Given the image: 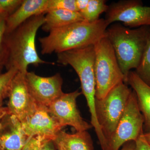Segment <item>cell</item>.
<instances>
[{
	"instance_id": "cell-1",
	"label": "cell",
	"mask_w": 150,
	"mask_h": 150,
	"mask_svg": "<svg viewBox=\"0 0 150 150\" xmlns=\"http://www.w3.org/2000/svg\"><path fill=\"white\" fill-rule=\"evenodd\" d=\"M109 26L105 19L89 22L84 20L53 30L38 38L43 55L62 53L94 45L105 36Z\"/></svg>"
},
{
	"instance_id": "cell-2",
	"label": "cell",
	"mask_w": 150,
	"mask_h": 150,
	"mask_svg": "<svg viewBox=\"0 0 150 150\" xmlns=\"http://www.w3.org/2000/svg\"><path fill=\"white\" fill-rule=\"evenodd\" d=\"M45 23L44 15L36 16L28 20L13 31L6 34L5 42L7 58L5 67L7 70L14 68L26 74L30 65L38 66L51 64L40 59L35 46L38 30Z\"/></svg>"
},
{
	"instance_id": "cell-3",
	"label": "cell",
	"mask_w": 150,
	"mask_h": 150,
	"mask_svg": "<svg viewBox=\"0 0 150 150\" xmlns=\"http://www.w3.org/2000/svg\"><path fill=\"white\" fill-rule=\"evenodd\" d=\"M150 32L149 26L132 29L118 23L106 30L105 36L114 50L126 83L130 71L139 64Z\"/></svg>"
},
{
	"instance_id": "cell-4",
	"label": "cell",
	"mask_w": 150,
	"mask_h": 150,
	"mask_svg": "<svg viewBox=\"0 0 150 150\" xmlns=\"http://www.w3.org/2000/svg\"><path fill=\"white\" fill-rule=\"evenodd\" d=\"M57 62L60 64L70 65L79 78L82 93L85 97L91 114V123L98 140L104 137L97 120L95 111L96 84L94 73L95 53L94 45L77 48L57 54Z\"/></svg>"
},
{
	"instance_id": "cell-5",
	"label": "cell",
	"mask_w": 150,
	"mask_h": 150,
	"mask_svg": "<svg viewBox=\"0 0 150 150\" xmlns=\"http://www.w3.org/2000/svg\"><path fill=\"white\" fill-rule=\"evenodd\" d=\"M96 99L104 98L118 84L126 79L119 67L115 52L106 36L94 45Z\"/></svg>"
},
{
	"instance_id": "cell-6",
	"label": "cell",
	"mask_w": 150,
	"mask_h": 150,
	"mask_svg": "<svg viewBox=\"0 0 150 150\" xmlns=\"http://www.w3.org/2000/svg\"><path fill=\"white\" fill-rule=\"evenodd\" d=\"M132 91L126 83L122 82L114 87L102 99H96L97 120L106 143L115 131Z\"/></svg>"
},
{
	"instance_id": "cell-7",
	"label": "cell",
	"mask_w": 150,
	"mask_h": 150,
	"mask_svg": "<svg viewBox=\"0 0 150 150\" xmlns=\"http://www.w3.org/2000/svg\"><path fill=\"white\" fill-rule=\"evenodd\" d=\"M144 117L133 91L115 131L107 140L105 150H120L127 142H135L144 134Z\"/></svg>"
},
{
	"instance_id": "cell-8",
	"label": "cell",
	"mask_w": 150,
	"mask_h": 150,
	"mask_svg": "<svg viewBox=\"0 0 150 150\" xmlns=\"http://www.w3.org/2000/svg\"><path fill=\"white\" fill-rule=\"evenodd\" d=\"M105 21L108 25L122 22L129 28L150 26V6H144L138 0H123L108 6Z\"/></svg>"
},
{
	"instance_id": "cell-9",
	"label": "cell",
	"mask_w": 150,
	"mask_h": 150,
	"mask_svg": "<svg viewBox=\"0 0 150 150\" xmlns=\"http://www.w3.org/2000/svg\"><path fill=\"white\" fill-rule=\"evenodd\" d=\"M81 94V93L78 90L64 93L47 107L62 128L71 126L79 132L88 131L93 128L91 124L84 120L78 110L76 100Z\"/></svg>"
},
{
	"instance_id": "cell-10",
	"label": "cell",
	"mask_w": 150,
	"mask_h": 150,
	"mask_svg": "<svg viewBox=\"0 0 150 150\" xmlns=\"http://www.w3.org/2000/svg\"><path fill=\"white\" fill-rule=\"evenodd\" d=\"M25 80L31 97L38 104L48 107L64 93L63 79L59 74L46 77L28 71Z\"/></svg>"
},
{
	"instance_id": "cell-11",
	"label": "cell",
	"mask_w": 150,
	"mask_h": 150,
	"mask_svg": "<svg viewBox=\"0 0 150 150\" xmlns=\"http://www.w3.org/2000/svg\"><path fill=\"white\" fill-rule=\"evenodd\" d=\"M21 123L28 140L35 136L54 140L62 129L51 115L48 107L35 102L32 110Z\"/></svg>"
},
{
	"instance_id": "cell-12",
	"label": "cell",
	"mask_w": 150,
	"mask_h": 150,
	"mask_svg": "<svg viewBox=\"0 0 150 150\" xmlns=\"http://www.w3.org/2000/svg\"><path fill=\"white\" fill-rule=\"evenodd\" d=\"M25 74L18 72L14 78L7 107L9 113L14 115L21 122L30 112L35 103L28 88Z\"/></svg>"
},
{
	"instance_id": "cell-13",
	"label": "cell",
	"mask_w": 150,
	"mask_h": 150,
	"mask_svg": "<svg viewBox=\"0 0 150 150\" xmlns=\"http://www.w3.org/2000/svg\"><path fill=\"white\" fill-rule=\"evenodd\" d=\"M28 140L21 122L9 113L0 122V150H23Z\"/></svg>"
},
{
	"instance_id": "cell-14",
	"label": "cell",
	"mask_w": 150,
	"mask_h": 150,
	"mask_svg": "<svg viewBox=\"0 0 150 150\" xmlns=\"http://www.w3.org/2000/svg\"><path fill=\"white\" fill-rule=\"evenodd\" d=\"M48 0H23L6 21V34L12 32L32 17L46 14Z\"/></svg>"
},
{
	"instance_id": "cell-15",
	"label": "cell",
	"mask_w": 150,
	"mask_h": 150,
	"mask_svg": "<svg viewBox=\"0 0 150 150\" xmlns=\"http://www.w3.org/2000/svg\"><path fill=\"white\" fill-rule=\"evenodd\" d=\"M126 83L130 85L137 95L139 108L144 118V133L150 132V86L134 71H130Z\"/></svg>"
},
{
	"instance_id": "cell-16",
	"label": "cell",
	"mask_w": 150,
	"mask_h": 150,
	"mask_svg": "<svg viewBox=\"0 0 150 150\" xmlns=\"http://www.w3.org/2000/svg\"><path fill=\"white\" fill-rule=\"evenodd\" d=\"M53 141L57 150H94L93 142L87 131L70 134L61 130Z\"/></svg>"
},
{
	"instance_id": "cell-17",
	"label": "cell",
	"mask_w": 150,
	"mask_h": 150,
	"mask_svg": "<svg viewBox=\"0 0 150 150\" xmlns=\"http://www.w3.org/2000/svg\"><path fill=\"white\" fill-rule=\"evenodd\" d=\"M45 16V23L42 29L45 32H50L57 29L84 20L79 12L55 9L49 11Z\"/></svg>"
},
{
	"instance_id": "cell-18",
	"label": "cell",
	"mask_w": 150,
	"mask_h": 150,
	"mask_svg": "<svg viewBox=\"0 0 150 150\" xmlns=\"http://www.w3.org/2000/svg\"><path fill=\"white\" fill-rule=\"evenodd\" d=\"M104 0H89L88 4L84 10L80 13L85 21L92 22L96 21L103 12H106L108 6Z\"/></svg>"
},
{
	"instance_id": "cell-19",
	"label": "cell",
	"mask_w": 150,
	"mask_h": 150,
	"mask_svg": "<svg viewBox=\"0 0 150 150\" xmlns=\"http://www.w3.org/2000/svg\"><path fill=\"white\" fill-rule=\"evenodd\" d=\"M135 71L142 80L150 86V32L141 62Z\"/></svg>"
},
{
	"instance_id": "cell-20",
	"label": "cell",
	"mask_w": 150,
	"mask_h": 150,
	"mask_svg": "<svg viewBox=\"0 0 150 150\" xmlns=\"http://www.w3.org/2000/svg\"><path fill=\"white\" fill-rule=\"evenodd\" d=\"M18 72L16 69L12 68L0 74V107H3L4 100L8 97L12 83Z\"/></svg>"
},
{
	"instance_id": "cell-21",
	"label": "cell",
	"mask_w": 150,
	"mask_h": 150,
	"mask_svg": "<svg viewBox=\"0 0 150 150\" xmlns=\"http://www.w3.org/2000/svg\"><path fill=\"white\" fill-rule=\"evenodd\" d=\"M23 150H57L52 139L40 136L30 138Z\"/></svg>"
},
{
	"instance_id": "cell-22",
	"label": "cell",
	"mask_w": 150,
	"mask_h": 150,
	"mask_svg": "<svg viewBox=\"0 0 150 150\" xmlns=\"http://www.w3.org/2000/svg\"><path fill=\"white\" fill-rule=\"evenodd\" d=\"M7 16L0 13V66L5 67L7 58L5 42L6 21Z\"/></svg>"
},
{
	"instance_id": "cell-23",
	"label": "cell",
	"mask_w": 150,
	"mask_h": 150,
	"mask_svg": "<svg viewBox=\"0 0 150 150\" xmlns=\"http://www.w3.org/2000/svg\"><path fill=\"white\" fill-rule=\"evenodd\" d=\"M55 9L78 12L76 0H48L46 13L49 11Z\"/></svg>"
},
{
	"instance_id": "cell-24",
	"label": "cell",
	"mask_w": 150,
	"mask_h": 150,
	"mask_svg": "<svg viewBox=\"0 0 150 150\" xmlns=\"http://www.w3.org/2000/svg\"><path fill=\"white\" fill-rule=\"evenodd\" d=\"M23 1V0H0V13L9 16L18 8Z\"/></svg>"
},
{
	"instance_id": "cell-25",
	"label": "cell",
	"mask_w": 150,
	"mask_h": 150,
	"mask_svg": "<svg viewBox=\"0 0 150 150\" xmlns=\"http://www.w3.org/2000/svg\"><path fill=\"white\" fill-rule=\"evenodd\" d=\"M144 134L135 141L134 150H150V145L145 139Z\"/></svg>"
},
{
	"instance_id": "cell-26",
	"label": "cell",
	"mask_w": 150,
	"mask_h": 150,
	"mask_svg": "<svg viewBox=\"0 0 150 150\" xmlns=\"http://www.w3.org/2000/svg\"><path fill=\"white\" fill-rule=\"evenodd\" d=\"M89 0H76V6L78 12L80 13L85 9L88 4Z\"/></svg>"
},
{
	"instance_id": "cell-27",
	"label": "cell",
	"mask_w": 150,
	"mask_h": 150,
	"mask_svg": "<svg viewBox=\"0 0 150 150\" xmlns=\"http://www.w3.org/2000/svg\"><path fill=\"white\" fill-rule=\"evenodd\" d=\"M135 149V142H127L122 146L120 150H134Z\"/></svg>"
},
{
	"instance_id": "cell-28",
	"label": "cell",
	"mask_w": 150,
	"mask_h": 150,
	"mask_svg": "<svg viewBox=\"0 0 150 150\" xmlns=\"http://www.w3.org/2000/svg\"><path fill=\"white\" fill-rule=\"evenodd\" d=\"M8 113V109L7 107H4L3 106V107H0V122L4 117Z\"/></svg>"
},
{
	"instance_id": "cell-29",
	"label": "cell",
	"mask_w": 150,
	"mask_h": 150,
	"mask_svg": "<svg viewBox=\"0 0 150 150\" xmlns=\"http://www.w3.org/2000/svg\"><path fill=\"white\" fill-rule=\"evenodd\" d=\"M144 137L147 142L150 145V132L149 133H144Z\"/></svg>"
},
{
	"instance_id": "cell-30",
	"label": "cell",
	"mask_w": 150,
	"mask_h": 150,
	"mask_svg": "<svg viewBox=\"0 0 150 150\" xmlns=\"http://www.w3.org/2000/svg\"><path fill=\"white\" fill-rule=\"evenodd\" d=\"M4 68V67H3V66H0V74H1V73H2V72Z\"/></svg>"
}]
</instances>
